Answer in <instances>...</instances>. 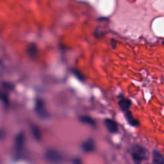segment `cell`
Returning <instances> with one entry per match:
<instances>
[{
    "label": "cell",
    "mask_w": 164,
    "mask_h": 164,
    "mask_svg": "<svg viewBox=\"0 0 164 164\" xmlns=\"http://www.w3.org/2000/svg\"><path fill=\"white\" fill-rule=\"evenodd\" d=\"M74 73L75 76L78 78L80 79V80H83V79H84V76H83V75L80 71L75 70V71H74Z\"/></svg>",
    "instance_id": "obj_13"
},
{
    "label": "cell",
    "mask_w": 164,
    "mask_h": 164,
    "mask_svg": "<svg viewBox=\"0 0 164 164\" xmlns=\"http://www.w3.org/2000/svg\"><path fill=\"white\" fill-rule=\"evenodd\" d=\"M130 154L135 164H141L144 160L148 159L149 153L145 147L135 144L130 149Z\"/></svg>",
    "instance_id": "obj_1"
},
{
    "label": "cell",
    "mask_w": 164,
    "mask_h": 164,
    "mask_svg": "<svg viewBox=\"0 0 164 164\" xmlns=\"http://www.w3.org/2000/svg\"><path fill=\"white\" fill-rule=\"evenodd\" d=\"M45 158L49 162L54 164L60 163L64 160L62 154L58 151L53 149H49L46 152Z\"/></svg>",
    "instance_id": "obj_2"
},
{
    "label": "cell",
    "mask_w": 164,
    "mask_h": 164,
    "mask_svg": "<svg viewBox=\"0 0 164 164\" xmlns=\"http://www.w3.org/2000/svg\"><path fill=\"white\" fill-rule=\"evenodd\" d=\"M125 118L128 123L130 126L133 127H138L140 126L139 120L135 119L133 117L132 112L130 110H128L125 112Z\"/></svg>",
    "instance_id": "obj_8"
},
{
    "label": "cell",
    "mask_w": 164,
    "mask_h": 164,
    "mask_svg": "<svg viewBox=\"0 0 164 164\" xmlns=\"http://www.w3.org/2000/svg\"><path fill=\"white\" fill-rule=\"evenodd\" d=\"M105 125L108 131L111 133H116L118 132L119 127L116 120L111 119L107 118L104 120Z\"/></svg>",
    "instance_id": "obj_5"
},
{
    "label": "cell",
    "mask_w": 164,
    "mask_h": 164,
    "mask_svg": "<svg viewBox=\"0 0 164 164\" xmlns=\"http://www.w3.org/2000/svg\"><path fill=\"white\" fill-rule=\"evenodd\" d=\"M25 137L23 133H19L16 136L15 141V148L16 151L18 153H20L23 149L24 145Z\"/></svg>",
    "instance_id": "obj_7"
},
{
    "label": "cell",
    "mask_w": 164,
    "mask_h": 164,
    "mask_svg": "<svg viewBox=\"0 0 164 164\" xmlns=\"http://www.w3.org/2000/svg\"><path fill=\"white\" fill-rule=\"evenodd\" d=\"M31 130L32 133L33 134V136L37 140H40L41 139V132L40 131L39 128L35 125H32L31 127Z\"/></svg>",
    "instance_id": "obj_12"
},
{
    "label": "cell",
    "mask_w": 164,
    "mask_h": 164,
    "mask_svg": "<svg viewBox=\"0 0 164 164\" xmlns=\"http://www.w3.org/2000/svg\"><path fill=\"white\" fill-rule=\"evenodd\" d=\"M163 44L164 45V40H163Z\"/></svg>",
    "instance_id": "obj_15"
},
{
    "label": "cell",
    "mask_w": 164,
    "mask_h": 164,
    "mask_svg": "<svg viewBox=\"0 0 164 164\" xmlns=\"http://www.w3.org/2000/svg\"><path fill=\"white\" fill-rule=\"evenodd\" d=\"M36 111L37 115L42 118H47L48 117V112L46 108L44 103L42 99H39L36 103Z\"/></svg>",
    "instance_id": "obj_3"
},
{
    "label": "cell",
    "mask_w": 164,
    "mask_h": 164,
    "mask_svg": "<svg viewBox=\"0 0 164 164\" xmlns=\"http://www.w3.org/2000/svg\"><path fill=\"white\" fill-rule=\"evenodd\" d=\"M152 161L153 164H164V156L160 151L154 149L152 153Z\"/></svg>",
    "instance_id": "obj_9"
},
{
    "label": "cell",
    "mask_w": 164,
    "mask_h": 164,
    "mask_svg": "<svg viewBox=\"0 0 164 164\" xmlns=\"http://www.w3.org/2000/svg\"><path fill=\"white\" fill-rule=\"evenodd\" d=\"M82 149L85 153H92L96 148V142L92 139H89L86 140L82 145Z\"/></svg>",
    "instance_id": "obj_6"
},
{
    "label": "cell",
    "mask_w": 164,
    "mask_h": 164,
    "mask_svg": "<svg viewBox=\"0 0 164 164\" xmlns=\"http://www.w3.org/2000/svg\"><path fill=\"white\" fill-rule=\"evenodd\" d=\"M79 119L82 123L87 124H89L91 126H95L96 124L95 120L92 119L91 117L88 116H82L80 117Z\"/></svg>",
    "instance_id": "obj_10"
},
{
    "label": "cell",
    "mask_w": 164,
    "mask_h": 164,
    "mask_svg": "<svg viewBox=\"0 0 164 164\" xmlns=\"http://www.w3.org/2000/svg\"><path fill=\"white\" fill-rule=\"evenodd\" d=\"M132 102L129 99L124 98L123 96L120 97V99L118 101V106L122 111L126 112L129 110V108L132 107Z\"/></svg>",
    "instance_id": "obj_4"
},
{
    "label": "cell",
    "mask_w": 164,
    "mask_h": 164,
    "mask_svg": "<svg viewBox=\"0 0 164 164\" xmlns=\"http://www.w3.org/2000/svg\"><path fill=\"white\" fill-rule=\"evenodd\" d=\"M111 45L113 48H116V46H117V41L115 40H111Z\"/></svg>",
    "instance_id": "obj_14"
},
{
    "label": "cell",
    "mask_w": 164,
    "mask_h": 164,
    "mask_svg": "<svg viewBox=\"0 0 164 164\" xmlns=\"http://www.w3.org/2000/svg\"><path fill=\"white\" fill-rule=\"evenodd\" d=\"M28 54L31 58H36L38 55V49L36 45L31 44L28 48Z\"/></svg>",
    "instance_id": "obj_11"
}]
</instances>
